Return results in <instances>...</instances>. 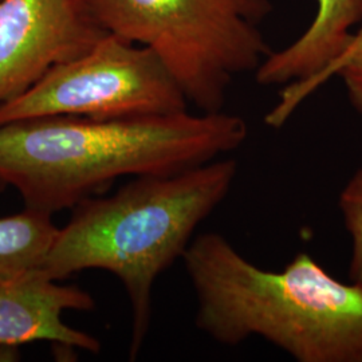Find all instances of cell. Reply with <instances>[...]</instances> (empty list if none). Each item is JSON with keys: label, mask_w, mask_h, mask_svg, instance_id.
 I'll list each match as a JSON object with an SVG mask.
<instances>
[{"label": "cell", "mask_w": 362, "mask_h": 362, "mask_svg": "<svg viewBox=\"0 0 362 362\" xmlns=\"http://www.w3.org/2000/svg\"><path fill=\"white\" fill-rule=\"evenodd\" d=\"M338 207L351 240L350 281L362 286V168L356 170L342 188Z\"/></svg>", "instance_id": "cell-10"}, {"label": "cell", "mask_w": 362, "mask_h": 362, "mask_svg": "<svg viewBox=\"0 0 362 362\" xmlns=\"http://www.w3.org/2000/svg\"><path fill=\"white\" fill-rule=\"evenodd\" d=\"M236 176L238 163L220 157L176 173L139 176L116 194L88 197L59 228L40 270L57 281L91 269L116 275L129 297L134 360L151 326L156 279L182 258Z\"/></svg>", "instance_id": "cell-3"}, {"label": "cell", "mask_w": 362, "mask_h": 362, "mask_svg": "<svg viewBox=\"0 0 362 362\" xmlns=\"http://www.w3.org/2000/svg\"><path fill=\"white\" fill-rule=\"evenodd\" d=\"M248 136L242 117L188 110L93 119L39 117L0 127V191L54 215L124 176L169 175L231 153Z\"/></svg>", "instance_id": "cell-1"}, {"label": "cell", "mask_w": 362, "mask_h": 362, "mask_svg": "<svg viewBox=\"0 0 362 362\" xmlns=\"http://www.w3.org/2000/svg\"><path fill=\"white\" fill-rule=\"evenodd\" d=\"M106 33L151 49L189 104L220 112L233 79L272 52L258 28L270 0H88Z\"/></svg>", "instance_id": "cell-4"}, {"label": "cell", "mask_w": 362, "mask_h": 362, "mask_svg": "<svg viewBox=\"0 0 362 362\" xmlns=\"http://www.w3.org/2000/svg\"><path fill=\"white\" fill-rule=\"evenodd\" d=\"M95 308L90 294L77 286L62 285L39 270L0 279V345L22 346L47 341L67 349L98 353L97 338L64 322L67 310Z\"/></svg>", "instance_id": "cell-8"}, {"label": "cell", "mask_w": 362, "mask_h": 362, "mask_svg": "<svg viewBox=\"0 0 362 362\" xmlns=\"http://www.w3.org/2000/svg\"><path fill=\"white\" fill-rule=\"evenodd\" d=\"M342 79L351 105L362 113V34H354L334 73Z\"/></svg>", "instance_id": "cell-11"}, {"label": "cell", "mask_w": 362, "mask_h": 362, "mask_svg": "<svg viewBox=\"0 0 362 362\" xmlns=\"http://www.w3.org/2000/svg\"><path fill=\"white\" fill-rule=\"evenodd\" d=\"M106 34L88 0H1L0 105L28 90L54 66L90 50Z\"/></svg>", "instance_id": "cell-6"}, {"label": "cell", "mask_w": 362, "mask_h": 362, "mask_svg": "<svg viewBox=\"0 0 362 362\" xmlns=\"http://www.w3.org/2000/svg\"><path fill=\"white\" fill-rule=\"evenodd\" d=\"M181 259L196 297L194 325L220 345L259 337L298 362H362V286L338 281L309 254L272 272L206 233Z\"/></svg>", "instance_id": "cell-2"}, {"label": "cell", "mask_w": 362, "mask_h": 362, "mask_svg": "<svg viewBox=\"0 0 362 362\" xmlns=\"http://www.w3.org/2000/svg\"><path fill=\"white\" fill-rule=\"evenodd\" d=\"M357 34H360V35H361V34H362V27H361V28H360V31H358V33H357Z\"/></svg>", "instance_id": "cell-12"}, {"label": "cell", "mask_w": 362, "mask_h": 362, "mask_svg": "<svg viewBox=\"0 0 362 362\" xmlns=\"http://www.w3.org/2000/svg\"><path fill=\"white\" fill-rule=\"evenodd\" d=\"M188 105L155 52L107 33L90 50L54 66L28 90L0 105V127L39 117L164 116L187 112Z\"/></svg>", "instance_id": "cell-5"}, {"label": "cell", "mask_w": 362, "mask_h": 362, "mask_svg": "<svg viewBox=\"0 0 362 362\" xmlns=\"http://www.w3.org/2000/svg\"><path fill=\"white\" fill-rule=\"evenodd\" d=\"M362 22V0H317V13L306 31L281 52H272L255 70L260 85L290 83L282 103L267 116L281 125L300 98L333 76Z\"/></svg>", "instance_id": "cell-7"}, {"label": "cell", "mask_w": 362, "mask_h": 362, "mask_svg": "<svg viewBox=\"0 0 362 362\" xmlns=\"http://www.w3.org/2000/svg\"><path fill=\"white\" fill-rule=\"evenodd\" d=\"M58 231L52 215L30 208L0 218V279L42 269Z\"/></svg>", "instance_id": "cell-9"}, {"label": "cell", "mask_w": 362, "mask_h": 362, "mask_svg": "<svg viewBox=\"0 0 362 362\" xmlns=\"http://www.w3.org/2000/svg\"><path fill=\"white\" fill-rule=\"evenodd\" d=\"M0 1H1V0H0Z\"/></svg>", "instance_id": "cell-13"}]
</instances>
